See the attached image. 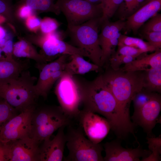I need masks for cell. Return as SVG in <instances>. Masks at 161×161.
<instances>
[{
	"label": "cell",
	"mask_w": 161,
	"mask_h": 161,
	"mask_svg": "<svg viewBox=\"0 0 161 161\" xmlns=\"http://www.w3.org/2000/svg\"><path fill=\"white\" fill-rule=\"evenodd\" d=\"M155 93L148 90L144 88L137 93L132 101L133 103L134 112L137 111L147 103Z\"/></svg>",
	"instance_id": "cell-29"
},
{
	"label": "cell",
	"mask_w": 161,
	"mask_h": 161,
	"mask_svg": "<svg viewBox=\"0 0 161 161\" xmlns=\"http://www.w3.org/2000/svg\"><path fill=\"white\" fill-rule=\"evenodd\" d=\"M161 0H152L143 5L128 17L124 28L126 32L136 33L144 23L160 10Z\"/></svg>",
	"instance_id": "cell-18"
},
{
	"label": "cell",
	"mask_w": 161,
	"mask_h": 161,
	"mask_svg": "<svg viewBox=\"0 0 161 161\" xmlns=\"http://www.w3.org/2000/svg\"><path fill=\"white\" fill-rule=\"evenodd\" d=\"M102 74L103 79L114 97L127 121L131 120L130 107L135 96L143 88V72L114 70L107 68Z\"/></svg>",
	"instance_id": "cell-2"
},
{
	"label": "cell",
	"mask_w": 161,
	"mask_h": 161,
	"mask_svg": "<svg viewBox=\"0 0 161 161\" xmlns=\"http://www.w3.org/2000/svg\"><path fill=\"white\" fill-rule=\"evenodd\" d=\"M143 88L152 92H161V68L143 71Z\"/></svg>",
	"instance_id": "cell-23"
},
{
	"label": "cell",
	"mask_w": 161,
	"mask_h": 161,
	"mask_svg": "<svg viewBox=\"0 0 161 161\" xmlns=\"http://www.w3.org/2000/svg\"><path fill=\"white\" fill-rule=\"evenodd\" d=\"M144 37L151 45L157 50L161 49V32H151L144 33Z\"/></svg>",
	"instance_id": "cell-33"
},
{
	"label": "cell",
	"mask_w": 161,
	"mask_h": 161,
	"mask_svg": "<svg viewBox=\"0 0 161 161\" xmlns=\"http://www.w3.org/2000/svg\"><path fill=\"white\" fill-rule=\"evenodd\" d=\"M69 55H62L56 60L47 63L38 69L40 73L35 89L38 97L46 99L54 84L64 72L65 65Z\"/></svg>",
	"instance_id": "cell-11"
},
{
	"label": "cell",
	"mask_w": 161,
	"mask_h": 161,
	"mask_svg": "<svg viewBox=\"0 0 161 161\" xmlns=\"http://www.w3.org/2000/svg\"><path fill=\"white\" fill-rule=\"evenodd\" d=\"M118 44L139 49L145 52H153L157 50L148 42H145L141 38L130 37L121 34L118 39Z\"/></svg>",
	"instance_id": "cell-24"
},
{
	"label": "cell",
	"mask_w": 161,
	"mask_h": 161,
	"mask_svg": "<svg viewBox=\"0 0 161 161\" xmlns=\"http://www.w3.org/2000/svg\"><path fill=\"white\" fill-rule=\"evenodd\" d=\"M6 35V33L5 30L0 26V39L5 38Z\"/></svg>",
	"instance_id": "cell-42"
},
{
	"label": "cell",
	"mask_w": 161,
	"mask_h": 161,
	"mask_svg": "<svg viewBox=\"0 0 161 161\" xmlns=\"http://www.w3.org/2000/svg\"><path fill=\"white\" fill-rule=\"evenodd\" d=\"M66 126L60 127L52 139L49 138L42 142L40 146V161L62 160L66 142L64 131Z\"/></svg>",
	"instance_id": "cell-17"
},
{
	"label": "cell",
	"mask_w": 161,
	"mask_h": 161,
	"mask_svg": "<svg viewBox=\"0 0 161 161\" xmlns=\"http://www.w3.org/2000/svg\"><path fill=\"white\" fill-rule=\"evenodd\" d=\"M77 77L83 106V110L103 116L118 139H124L129 134L134 135L135 125L125 119L102 74L92 80Z\"/></svg>",
	"instance_id": "cell-1"
},
{
	"label": "cell",
	"mask_w": 161,
	"mask_h": 161,
	"mask_svg": "<svg viewBox=\"0 0 161 161\" xmlns=\"http://www.w3.org/2000/svg\"><path fill=\"white\" fill-rule=\"evenodd\" d=\"M59 25L58 23L55 19L47 17L41 21L40 27L44 35H46L56 31Z\"/></svg>",
	"instance_id": "cell-31"
},
{
	"label": "cell",
	"mask_w": 161,
	"mask_h": 161,
	"mask_svg": "<svg viewBox=\"0 0 161 161\" xmlns=\"http://www.w3.org/2000/svg\"><path fill=\"white\" fill-rule=\"evenodd\" d=\"M91 3L95 4L96 3L99 2L100 3L102 0H84Z\"/></svg>",
	"instance_id": "cell-45"
},
{
	"label": "cell",
	"mask_w": 161,
	"mask_h": 161,
	"mask_svg": "<svg viewBox=\"0 0 161 161\" xmlns=\"http://www.w3.org/2000/svg\"><path fill=\"white\" fill-rule=\"evenodd\" d=\"M23 1L33 10L42 12H51L59 14L61 12L54 3V0H23Z\"/></svg>",
	"instance_id": "cell-25"
},
{
	"label": "cell",
	"mask_w": 161,
	"mask_h": 161,
	"mask_svg": "<svg viewBox=\"0 0 161 161\" xmlns=\"http://www.w3.org/2000/svg\"><path fill=\"white\" fill-rule=\"evenodd\" d=\"M27 19L26 24L30 30L35 31L40 27L41 21L35 16L32 15Z\"/></svg>",
	"instance_id": "cell-35"
},
{
	"label": "cell",
	"mask_w": 161,
	"mask_h": 161,
	"mask_svg": "<svg viewBox=\"0 0 161 161\" xmlns=\"http://www.w3.org/2000/svg\"><path fill=\"white\" fill-rule=\"evenodd\" d=\"M147 143L149 150L151 152L150 154L141 161H159L161 160V136L157 137H147Z\"/></svg>",
	"instance_id": "cell-26"
},
{
	"label": "cell",
	"mask_w": 161,
	"mask_h": 161,
	"mask_svg": "<svg viewBox=\"0 0 161 161\" xmlns=\"http://www.w3.org/2000/svg\"><path fill=\"white\" fill-rule=\"evenodd\" d=\"M145 0H134L133 3L127 10L126 13L131 14L135 12L139 8L141 7L142 5Z\"/></svg>",
	"instance_id": "cell-40"
},
{
	"label": "cell",
	"mask_w": 161,
	"mask_h": 161,
	"mask_svg": "<svg viewBox=\"0 0 161 161\" xmlns=\"http://www.w3.org/2000/svg\"><path fill=\"white\" fill-rule=\"evenodd\" d=\"M64 34L56 31L44 35L35 42L41 49L42 54L47 61L62 55L70 56L78 54L83 57L89 58L88 53L84 50L75 47L63 41Z\"/></svg>",
	"instance_id": "cell-9"
},
{
	"label": "cell",
	"mask_w": 161,
	"mask_h": 161,
	"mask_svg": "<svg viewBox=\"0 0 161 161\" xmlns=\"http://www.w3.org/2000/svg\"><path fill=\"white\" fill-rule=\"evenodd\" d=\"M10 7L9 3L7 0H0V15L6 18L8 16Z\"/></svg>",
	"instance_id": "cell-38"
},
{
	"label": "cell",
	"mask_w": 161,
	"mask_h": 161,
	"mask_svg": "<svg viewBox=\"0 0 161 161\" xmlns=\"http://www.w3.org/2000/svg\"><path fill=\"white\" fill-rule=\"evenodd\" d=\"M138 56L118 55L114 53L111 55L109 60L110 67L114 70H118L122 64L130 62Z\"/></svg>",
	"instance_id": "cell-30"
},
{
	"label": "cell",
	"mask_w": 161,
	"mask_h": 161,
	"mask_svg": "<svg viewBox=\"0 0 161 161\" xmlns=\"http://www.w3.org/2000/svg\"><path fill=\"white\" fill-rule=\"evenodd\" d=\"M28 64L14 58L0 60V86L9 83L27 69Z\"/></svg>",
	"instance_id": "cell-20"
},
{
	"label": "cell",
	"mask_w": 161,
	"mask_h": 161,
	"mask_svg": "<svg viewBox=\"0 0 161 161\" xmlns=\"http://www.w3.org/2000/svg\"><path fill=\"white\" fill-rule=\"evenodd\" d=\"M78 118L80 127L88 139L94 143H100L111 129L107 120L95 113L82 109Z\"/></svg>",
	"instance_id": "cell-13"
},
{
	"label": "cell",
	"mask_w": 161,
	"mask_h": 161,
	"mask_svg": "<svg viewBox=\"0 0 161 161\" xmlns=\"http://www.w3.org/2000/svg\"></svg>",
	"instance_id": "cell-48"
},
{
	"label": "cell",
	"mask_w": 161,
	"mask_h": 161,
	"mask_svg": "<svg viewBox=\"0 0 161 161\" xmlns=\"http://www.w3.org/2000/svg\"><path fill=\"white\" fill-rule=\"evenodd\" d=\"M20 7L19 11V15L21 18H27L32 15L34 10L26 5L24 2Z\"/></svg>",
	"instance_id": "cell-37"
},
{
	"label": "cell",
	"mask_w": 161,
	"mask_h": 161,
	"mask_svg": "<svg viewBox=\"0 0 161 161\" xmlns=\"http://www.w3.org/2000/svg\"><path fill=\"white\" fill-rule=\"evenodd\" d=\"M143 53L134 60L125 64L119 70L126 72L144 71L151 68H161V50L151 54Z\"/></svg>",
	"instance_id": "cell-19"
},
{
	"label": "cell",
	"mask_w": 161,
	"mask_h": 161,
	"mask_svg": "<svg viewBox=\"0 0 161 161\" xmlns=\"http://www.w3.org/2000/svg\"><path fill=\"white\" fill-rule=\"evenodd\" d=\"M17 111L4 100H0V130L5 124L17 114Z\"/></svg>",
	"instance_id": "cell-28"
},
{
	"label": "cell",
	"mask_w": 161,
	"mask_h": 161,
	"mask_svg": "<svg viewBox=\"0 0 161 161\" xmlns=\"http://www.w3.org/2000/svg\"><path fill=\"white\" fill-rule=\"evenodd\" d=\"M13 56L27 58L34 60L37 68L47 63L44 57L39 54L32 44L24 40H21L13 44Z\"/></svg>",
	"instance_id": "cell-22"
},
{
	"label": "cell",
	"mask_w": 161,
	"mask_h": 161,
	"mask_svg": "<svg viewBox=\"0 0 161 161\" xmlns=\"http://www.w3.org/2000/svg\"><path fill=\"white\" fill-rule=\"evenodd\" d=\"M100 23L101 31L99 35V41L102 50L100 62L102 67L108 64L111 55L114 53L120 32L124 29L125 22L121 20L111 22L106 19Z\"/></svg>",
	"instance_id": "cell-12"
},
{
	"label": "cell",
	"mask_w": 161,
	"mask_h": 161,
	"mask_svg": "<svg viewBox=\"0 0 161 161\" xmlns=\"http://www.w3.org/2000/svg\"><path fill=\"white\" fill-rule=\"evenodd\" d=\"M100 18L92 19L78 25H68L67 30L72 45L84 50L93 63L101 67L102 50L98 34Z\"/></svg>",
	"instance_id": "cell-5"
},
{
	"label": "cell",
	"mask_w": 161,
	"mask_h": 161,
	"mask_svg": "<svg viewBox=\"0 0 161 161\" xmlns=\"http://www.w3.org/2000/svg\"><path fill=\"white\" fill-rule=\"evenodd\" d=\"M161 110V96L155 92L151 98L137 111L134 112L131 119L136 126H139L148 137L153 136L152 131L158 123Z\"/></svg>",
	"instance_id": "cell-14"
},
{
	"label": "cell",
	"mask_w": 161,
	"mask_h": 161,
	"mask_svg": "<svg viewBox=\"0 0 161 161\" xmlns=\"http://www.w3.org/2000/svg\"><path fill=\"white\" fill-rule=\"evenodd\" d=\"M55 93L65 114L71 120L78 118L82 101L76 75H69L64 71L56 81Z\"/></svg>",
	"instance_id": "cell-7"
},
{
	"label": "cell",
	"mask_w": 161,
	"mask_h": 161,
	"mask_svg": "<svg viewBox=\"0 0 161 161\" xmlns=\"http://www.w3.org/2000/svg\"><path fill=\"white\" fill-rule=\"evenodd\" d=\"M31 106L10 119L0 130V141L7 143L31 136L32 119L35 109Z\"/></svg>",
	"instance_id": "cell-10"
},
{
	"label": "cell",
	"mask_w": 161,
	"mask_h": 161,
	"mask_svg": "<svg viewBox=\"0 0 161 161\" xmlns=\"http://www.w3.org/2000/svg\"><path fill=\"white\" fill-rule=\"evenodd\" d=\"M120 140L118 138L103 145L106 154L104 161H140V158H142L141 160L145 158L151 153L141 146L134 148H124L121 145Z\"/></svg>",
	"instance_id": "cell-16"
},
{
	"label": "cell",
	"mask_w": 161,
	"mask_h": 161,
	"mask_svg": "<svg viewBox=\"0 0 161 161\" xmlns=\"http://www.w3.org/2000/svg\"><path fill=\"white\" fill-rule=\"evenodd\" d=\"M9 161L7 143L0 141V161Z\"/></svg>",
	"instance_id": "cell-39"
},
{
	"label": "cell",
	"mask_w": 161,
	"mask_h": 161,
	"mask_svg": "<svg viewBox=\"0 0 161 161\" xmlns=\"http://www.w3.org/2000/svg\"><path fill=\"white\" fill-rule=\"evenodd\" d=\"M13 41L11 39H7L4 46L2 48L3 52L7 59L13 58Z\"/></svg>",
	"instance_id": "cell-36"
},
{
	"label": "cell",
	"mask_w": 161,
	"mask_h": 161,
	"mask_svg": "<svg viewBox=\"0 0 161 161\" xmlns=\"http://www.w3.org/2000/svg\"><path fill=\"white\" fill-rule=\"evenodd\" d=\"M4 54L2 48L0 47V60H4L7 59L5 56L3 55Z\"/></svg>",
	"instance_id": "cell-44"
},
{
	"label": "cell",
	"mask_w": 161,
	"mask_h": 161,
	"mask_svg": "<svg viewBox=\"0 0 161 161\" xmlns=\"http://www.w3.org/2000/svg\"><path fill=\"white\" fill-rule=\"evenodd\" d=\"M69 126L65 134L69 152L65 160L104 161L102 154L103 145L94 143L86 138L81 127Z\"/></svg>",
	"instance_id": "cell-6"
},
{
	"label": "cell",
	"mask_w": 161,
	"mask_h": 161,
	"mask_svg": "<svg viewBox=\"0 0 161 161\" xmlns=\"http://www.w3.org/2000/svg\"><path fill=\"white\" fill-rule=\"evenodd\" d=\"M117 46V49L115 52L117 54L138 56L143 53H145L142 50L124 44H118Z\"/></svg>",
	"instance_id": "cell-34"
},
{
	"label": "cell",
	"mask_w": 161,
	"mask_h": 161,
	"mask_svg": "<svg viewBox=\"0 0 161 161\" xmlns=\"http://www.w3.org/2000/svg\"><path fill=\"white\" fill-rule=\"evenodd\" d=\"M5 18L3 16L0 15V24L4 22Z\"/></svg>",
	"instance_id": "cell-46"
},
{
	"label": "cell",
	"mask_w": 161,
	"mask_h": 161,
	"mask_svg": "<svg viewBox=\"0 0 161 161\" xmlns=\"http://www.w3.org/2000/svg\"><path fill=\"white\" fill-rule=\"evenodd\" d=\"M71 120L60 106L47 105L35 108L32 119L31 137L40 143L50 138L60 127L70 125Z\"/></svg>",
	"instance_id": "cell-4"
},
{
	"label": "cell",
	"mask_w": 161,
	"mask_h": 161,
	"mask_svg": "<svg viewBox=\"0 0 161 161\" xmlns=\"http://www.w3.org/2000/svg\"><path fill=\"white\" fill-rule=\"evenodd\" d=\"M67 20L68 25H77L90 19L101 18L102 10L99 4L84 0H57L55 3Z\"/></svg>",
	"instance_id": "cell-8"
},
{
	"label": "cell",
	"mask_w": 161,
	"mask_h": 161,
	"mask_svg": "<svg viewBox=\"0 0 161 161\" xmlns=\"http://www.w3.org/2000/svg\"><path fill=\"white\" fill-rule=\"evenodd\" d=\"M7 39L6 38L0 39V47L2 48L5 44V43Z\"/></svg>",
	"instance_id": "cell-43"
},
{
	"label": "cell",
	"mask_w": 161,
	"mask_h": 161,
	"mask_svg": "<svg viewBox=\"0 0 161 161\" xmlns=\"http://www.w3.org/2000/svg\"><path fill=\"white\" fill-rule=\"evenodd\" d=\"M151 0H145L144 2L142 4L141 7L144 5L145 4H146L147 3H148L149 2L151 1Z\"/></svg>",
	"instance_id": "cell-47"
},
{
	"label": "cell",
	"mask_w": 161,
	"mask_h": 161,
	"mask_svg": "<svg viewBox=\"0 0 161 161\" xmlns=\"http://www.w3.org/2000/svg\"><path fill=\"white\" fill-rule=\"evenodd\" d=\"M123 0H102L99 5L102 10L100 21L109 19L114 15Z\"/></svg>",
	"instance_id": "cell-27"
},
{
	"label": "cell",
	"mask_w": 161,
	"mask_h": 161,
	"mask_svg": "<svg viewBox=\"0 0 161 161\" xmlns=\"http://www.w3.org/2000/svg\"><path fill=\"white\" fill-rule=\"evenodd\" d=\"M7 143L9 161H40V143L31 137Z\"/></svg>",
	"instance_id": "cell-15"
},
{
	"label": "cell",
	"mask_w": 161,
	"mask_h": 161,
	"mask_svg": "<svg viewBox=\"0 0 161 161\" xmlns=\"http://www.w3.org/2000/svg\"><path fill=\"white\" fill-rule=\"evenodd\" d=\"M143 32H161V14L157 13L152 17L144 26Z\"/></svg>",
	"instance_id": "cell-32"
},
{
	"label": "cell",
	"mask_w": 161,
	"mask_h": 161,
	"mask_svg": "<svg viewBox=\"0 0 161 161\" xmlns=\"http://www.w3.org/2000/svg\"><path fill=\"white\" fill-rule=\"evenodd\" d=\"M134 0H123L119 7L122 10H125L126 12L130 7Z\"/></svg>",
	"instance_id": "cell-41"
},
{
	"label": "cell",
	"mask_w": 161,
	"mask_h": 161,
	"mask_svg": "<svg viewBox=\"0 0 161 161\" xmlns=\"http://www.w3.org/2000/svg\"><path fill=\"white\" fill-rule=\"evenodd\" d=\"M71 60L65 65L64 72L71 75H83L90 72H100L102 67L93 63L89 62L78 54L70 56Z\"/></svg>",
	"instance_id": "cell-21"
},
{
	"label": "cell",
	"mask_w": 161,
	"mask_h": 161,
	"mask_svg": "<svg viewBox=\"0 0 161 161\" xmlns=\"http://www.w3.org/2000/svg\"><path fill=\"white\" fill-rule=\"evenodd\" d=\"M37 78L27 69L9 83L0 86V97L21 112L35 105L37 96L35 85Z\"/></svg>",
	"instance_id": "cell-3"
}]
</instances>
